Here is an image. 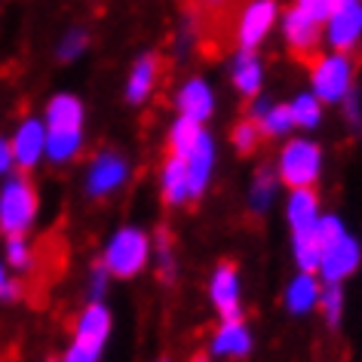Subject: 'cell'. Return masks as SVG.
<instances>
[{
	"instance_id": "30",
	"label": "cell",
	"mask_w": 362,
	"mask_h": 362,
	"mask_svg": "<svg viewBox=\"0 0 362 362\" xmlns=\"http://www.w3.org/2000/svg\"><path fill=\"white\" fill-rule=\"evenodd\" d=\"M203 129H206V126L187 120V117H175V120L169 123V132H166L169 153H175V157H185V153L194 148V141L200 139Z\"/></svg>"
},
{
	"instance_id": "14",
	"label": "cell",
	"mask_w": 362,
	"mask_h": 362,
	"mask_svg": "<svg viewBox=\"0 0 362 362\" xmlns=\"http://www.w3.org/2000/svg\"><path fill=\"white\" fill-rule=\"evenodd\" d=\"M255 350V332L243 316H230V320H218L212 338H209V356L224 362H240L249 359Z\"/></svg>"
},
{
	"instance_id": "31",
	"label": "cell",
	"mask_w": 362,
	"mask_h": 362,
	"mask_svg": "<svg viewBox=\"0 0 362 362\" xmlns=\"http://www.w3.org/2000/svg\"><path fill=\"white\" fill-rule=\"evenodd\" d=\"M261 141H264V135H261L258 123L252 120L249 114L243 117V120L233 123V129H230V148L237 151L240 157H252V153L261 148Z\"/></svg>"
},
{
	"instance_id": "12",
	"label": "cell",
	"mask_w": 362,
	"mask_h": 362,
	"mask_svg": "<svg viewBox=\"0 0 362 362\" xmlns=\"http://www.w3.org/2000/svg\"><path fill=\"white\" fill-rule=\"evenodd\" d=\"M172 105H175L178 117H187V120L206 126L218 111V93H215L212 80L203 74H191L185 77L172 95Z\"/></svg>"
},
{
	"instance_id": "39",
	"label": "cell",
	"mask_w": 362,
	"mask_h": 362,
	"mask_svg": "<svg viewBox=\"0 0 362 362\" xmlns=\"http://www.w3.org/2000/svg\"><path fill=\"white\" fill-rule=\"evenodd\" d=\"M200 4L206 6V10H221V6L228 4V0H200Z\"/></svg>"
},
{
	"instance_id": "7",
	"label": "cell",
	"mask_w": 362,
	"mask_h": 362,
	"mask_svg": "<svg viewBox=\"0 0 362 362\" xmlns=\"http://www.w3.org/2000/svg\"><path fill=\"white\" fill-rule=\"evenodd\" d=\"M279 0H249L246 6L237 16V28H233V37H237V47L243 49H258L270 40V34L276 31L279 25Z\"/></svg>"
},
{
	"instance_id": "32",
	"label": "cell",
	"mask_w": 362,
	"mask_h": 362,
	"mask_svg": "<svg viewBox=\"0 0 362 362\" xmlns=\"http://www.w3.org/2000/svg\"><path fill=\"white\" fill-rule=\"evenodd\" d=\"M105 350L107 347H102V344H93V341H83V338H71V344L59 356V362H102Z\"/></svg>"
},
{
	"instance_id": "10",
	"label": "cell",
	"mask_w": 362,
	"mask_h": 362,
	"mask_svg": "<svg viewBox=\"0 0 362 362\" xmlns=\"http://www.w3.org/2000/svg\"><path fill=\"white\" fill-rule=\"evenodd\" d=\"M276 31L283 34L286 49L295 52V56H301V59H307V62L322 49V22L313 19V16H307L304 10H298L295 4L288 6V10L279 13Z\"/></svg>"
},
{
	"instance_id": "8",
	"label": "cell",
	"mask_w": 362,
	"mask_h": 362,
	"mask_svg": "<svg viewBox=\"0 0 362 362\" xmlns=\"http://www.w3.org/2000/svg\"><path fill=\"white\" fill-rule=\"evenodd\" d=\"M322 47L356 56L362 47V0L334 4V10L322 22Z\"/></svg>"
},
{
	"instance_id": "23",
	"label": "cell",
	"mask_w": 362,
	"mask_h": 362,
	"mask_svg": "<svg viewBox=\"0 0 362 362\" xmlns=\"http://www.w3.org/2000/svg\"><path fill=\"white\" fill-rule=\"evenodd\" d=\"M279 187L283 185H279L274 166H267V163L255 166V172L249 178V191H246V209L252 215H267L279 197Z\"/></svg>"
},
{
	"instance_id": "13",
	"label": "cell",
	"mask_w": 362,
	"mask_h": 362,
	"mask_svg": "<svg viewBox=\"0 0 362 362\" xmlns=\"http://www.w3.org/2000/svg\"><path fill=\"white\" fill-rule=\"evenodd\" d=\"M10 148L16 160V172H34L47 163V126L43 117H22L10 132Z\"/></svg>"
},
{
	"instance_id": "20",
	"label": "cell",
	"mask_w": 362,
	"mask_h": 362,
	"mask_svg": "<svg viewBox=\"0 0 362 362\" xmlns=\"http://www.w3.org/2000/svg\"><path fill=\"white\" fill-rule=\"evenodd\" d=\"M283 215H286L288 233L316 230V221H320V215H322V200H320V194H316V187H292V191L286 194Z\"/></svg>"
},
{
	"instance_id": "17",
	"label": "cell",
	"mask_w": 362,
	"mask_h": 362,
	"mask_svg": "<svg viewBox=\"0 0 362 362\" xmlns=\"http://www.w3.org/2000/svg\"><path fill=\"white\" fill-rule=\"evenodd\" d=\"M160 74H163V62H160L157 52H141V56L129 65L126 80H123L126 105H132V107L148 105L151 95L157 93V86H160Z\"/></svg>"
},
{
	"instance_id": "38",
	"label": "cell",
	"mask_w": 362,
	"mask_h": 362,
	"mask_svg": "<svg viewBox=\"0 0 362 362\" xmlns=\"http://www.w3.org/2000/svg\"><path fill=\"white\" fill-rule=\"evenodd\" d=\"M16 172V160H13V148H10V135L0 132V181Z\"/></svg>"
},
{
	"instance_id": "36",
	"label": "cell",
	"mask_w": 362,
	"mask_h": 362,
	"mask_svg": "<svg viewBox=\"0 0 362 362\" xmlns=\"http://www.w3.org/2000/svg\"><path fill=\"white\" fill-rule=\"evenodd\" d=\"M19 295H22L19 279H16V274L6 267V261L0 258V301H16Z\"/></svg>"
},
{
	"instance_id": "40",
	"label": "cell",
	"mask_w": 362,
	"mask_h": 362,
	"mask_svg": "<svg viewBox=\"0 0 362 362\" xmlns=\"http://www.w3.org/2000/svg\"><path fill=\"white\" fill-rule=\"evenodd\" d=\"M191 362H212V356H209V353H206V356H194Z\"/></svg>"
},
{
	"instance_id": "43",
	"label": "cell",
	"mask_w": 362,
	"mask_h": 362,
	"mask_svg": "<svg viewBox=\"0 0 362 362\" xmlns=\"http://www.w3.org/2000/svg\"><path fill=\"white\" fill-rule=\"evenodd\" d=\"M47 362H59V359H47Z\"/></svg>"
},
{
	"instance_id": "41",
	"label": "cell",
	"mask_w": 362,
	"mask_h": 362,
	"mask_svg": "<svg viewBox=\"0 0 362 362\" xmlns=\"http://www.w3.org/2000/svg\"><path fill=\"white\" fill-rule=\"evenodd\" d=\"M151 362H172V359H169V356H153Z\"/></svg>"
},
{
	"instance_id": "34",
	"label": "cell",
	"mask_w": 362,
	"mask_h": 362,
	"mask_svg": "<svg viewBox=\"0 0 362 362\" xmlns=\"http://www.w3.org/2000/svg\"><path fill=\"white\" fill-rule=\"evenodd\" d=\"M111 283H114L111 274H107L102 264H95L93 270H89V276H86V295H89V301H105L107 286H111Z\"/></svg>"
},
{
	"instance_id": "16",
	"label": "cell",
	"mask_w": 362,
	"mask_h": 362,
	"mask_svg": "<svg viewBox=\"0 0 362 362\" xmlns=\"http://www.w3.org/2000/svg\"><path fill=\"white\" fill-rule=\"evenodd\" d=\"M228 80L233 86V93L240 98H258L264 93V83H267V68H264V59L258 56V49H243L237 47V52L230 56L228 62Z\"/></svg>"
},
{
	"instance_id": "21",
	"label": "cell",
	"mask_w": 362,
	"mask_h": 362,
	"mask_svg": "<svg viewBox=\"0 0 362 362\" xmlns=\"http://www.w3.org/2000/svg\"><path fill=\"white\" fill-rule=\"evenodd\" d=\"M157 191L160 200L169 206V209H181V206L191 203V181H187V166L185 160L169 153L163 160V166L157 172Z\"/></svg>"
},
{
	"instance_id": "28",
	"label": "cell",
	"mask_w": 362,
	"mask_h": 362,
	"mask_svg": "<svg viewBox=\"0 0 362 362\" xmlns=\"http://www.w3.org/2000/svg\"><path fill=\"white\" fill-rule=\"evenodd\" d=\"M89 47H93L89 31L80 28V25H71V28L56 40V59L62 62V65H74V62H80L86 56Z\"/></svg>"
},
{
	"instance_id": "35",
	"label": "cell",
	"mask_w": 362,
	"mask_h": 362,
	"mask_svg": "<svg viewBox=\"0 0 362 362\" xmlns=\"http://www.w3.org/2000/svg\"><path fill=\"white\" fill-rule=\"evenodd\" d=\"M338 107H341V114H344V120H347L350 129L359 132L362 129V95H359V89L356 93H350Z\"/></svg>"
},
{
	"instance_id": "18",
	"label": "cell",
	"mask_w": 362,
	"mask_h": 362,
	"mask_svg": "<svg viewBox=\"0 0 362 362\" xmlns=\"http://www.w3.org/2000/svg\"><path fill=\"white\" fill-rule=\"evenodd\" d=\"M249 105H252L249 117L258 123V129L267 141H286L288 135H295V123H292V114H288L286 102H274V98H267L261 93Z\"/></svg>"
},
{
	"instance_id": "11",
	"label": "cell",
	"mask_w": 362,
	"mask_h": 362,
	"mask_svg": "<svg viewBox=\"0 0 362 362\" xmlns=\"http://www.w3.org/2000/svg\"><path fill=\"white\" fill-rule=\"evenodd\" d=\"M206 298L218 320L243 316V276L233 261H218L206 279Z\"/></svg>"
},
{
	"instance_id": "4",
	"label": "cell",
	"mask_w": 362,
	"mask_h": 362,
	"mask_svg": "<svg viewBox=\"0 0 362 362\" xmlns=\"http://www.w3.org/2000/svg\"><path fill=\"white\" fill-rule=\"evenodd\" d=\"M359 62L353 52L320 49L310 59V93L320 98L325 107H338L350 93H356Z\"/></svg>"
},
{
	"instance_id": "24",
	"label": "cell",
	"mask_w": 362,
	"mask_h": 362,
	"mask_svg": "<svg viewBox=\"0 0 362 362\" xmlns=\"http://www.w3.org/2000/svg\"><path fill=\"white\" fill-rule=\"evenodd\" d=\"M288 114H292V123H295V132H316L325 120V105L316 98L310 89H301L288 98Z\"/></svg>"
},
{
	"instance_id": "25",
	"label": "cell",
	"mask_w": 362,
	"mask_h": 362,
	"mask_svg": "<svg viewBox=\"0 0 362 362\" xmlns=\"http://www.w3.org/2000/svg\"><path fill=\"white\" fill-rule=\"evenodd\" d=\"M0 258L6 261V267L13 270L16 276H25L34 270V246L28 240V233H16V237H4V249H0Z\"/></svg>"
},
{
	"instance_id": "9",
	"label": "cell",
	"mask_w": 362,
	"mask_h": 362,
	"mask_svg": "<svg viewBox=\"0 0 362 362\" xmlns=\"http://www.w3.org/2000/svg\"><path fill=\"white\" fill-rule=\"evenodd\" d=\"M362 267V240L356 233H344V237L332 240L322 246V255H320V279L322 283H338L344 286L350 276H356Z\"/></svg>"
},
{
	"instance_id": "29",
	"label": "cell",
	"mask_w": 362,
	"mask_h": 362,
	"mask_svg": "<svg viewBox=\"0 0 362 362\" xmlns=\"http://www.w3.org/2000/svg\"><path fill=\"white\" fill-rule=\"evenodd\" d=\"M316 310H320L322 322L329 325V329H338L344 322V310H347V292H344V286L338 283H322V292H320V304H316Z\"/></svg>"
},
{
	"instance_id": "33",
	"label": "cell",
	"mask_w": 362,
	"mask_h": 362,
	"mask_svg": "<svg viewBox=\"0 0 362 362\" xmlns=\"http://www.w3.org/2000/svg\"><path fill=\"white\" fill-rule=\"evenodd\" d=\"M347 230H350L347 221H344L338 212H322L320 221H316V237H320L322 246L325 243H332V240H338V237H344Z\"/></svg>"
},
{
	"instance_id": "27",
	"label": "cell",
	"mask_w": 362,
	"mask_h": 362,
	"mask_svg": "<svg viewBox=\"0 0 362 362\" xmlns=\"http://www.w3.org/2000/svg\"><path fill=\"white\" fill-rule=\"evenodd\" d=\"M288 252H292V264H295L298 270H310V274H316V270H320L322 243H320V237H316V230L292 233Z\"/></svg>"
},
{
	"instance_id": "42",
	"label": "cell",
	"mask_w": 362,
	"mask_h": 362,
	"mask_svg": "<svg viewBox=\"0 0 362 362\" xmlns=\"http://www.w3.org/2000/svg\"><path fill=\"white\" fill-rule=\"evenodd\" d=\"M334 4H353V0H334Z\"/></svg>"
},
{
	"instance_id": "15",
	"label": "cell",
	"mask_w": 362,
	"mask_h": 362,
	"mask_svg": "<svg viewBox=\"0 0 362 362\" xmlns=\"http://www.w3.org/2000/svg\"><path fill=\"white\" fill-rule=\"evenodd\" d=\"M185 166H187V181H191V203L203 200L212 187L215 169H218V144H215L212 132L203 129L200 139L194 141V148L185 153Z\"/></svg>"
},
{
	"instance_id": "19",
	"label": "cell",
	"mask_w": 362,
	"mask_h": 362,
	"mask_svg": "<svg viewBox=\"0 0 362 362\" xmlns=\"http://www.w3.org/2000/svg\"><path fill=\"white\" fill-rule=\"evenodd\" d=\"M320 292H322V279L320 274H310V270H295L292 276L286 279L283 288V310L288 316H310L320 304Z\"/></svg>"
},
{
	"instance_id": "1",
	"label": "cell",
	"mask_w": 362,
	"mask_h": 362,
	"mask_svg": "<svg viewBox=\"0 0 362 362\" xmlns=\"http://www.w3.org/2000/svg\"><path fill=\"white\" fill-rule=\"evenodd\" d=\"M43 126H47V163L49 166H71L86 144V105L77 93L49 95L43 105Z\"/></svg>"
},
{
	"instance_id": "26",
	"label": "cell",
	"mask_w": 362,
	"mask_h": 362,
	"mask_svg": "<svg viewBox=\"0 0 362 362\" xmlns=\"http://www.w3.org/2000/svg\"><path fill=\"white\" fill-rule=\"evenodd\" d=\"M151 267L157 270L160 283H175L178 279V255H175V243L166 230L153 233V252H151Z\"/></svg>"
},
{
	"instance_id": "22",
	"label": "cell",
	"mask_w": 362,
	"mask_h": 362,
	"mask_svg": "<svg viewBox=\"0 0 362 362\" xmlns=\"http://www.w3.org/2000/svg\"><path fill=\"white\" fill-rule=\"evenodd\" d=\"M114 334V313L105 301H86V307L77 313V322H74V338H83V341H93V344H102L107 347Z\"/></svg>"
},
{
	"instance_id": "5",
	"label": "cell",
	"mask_w": 362,
	"mask_h": 362,
	"mask_svg": "<svg viewBox=\"0 0 362 362\" xmlns=\"http://www.w3.org/2000/svg\"><path fill=\"white\" fill-rule=\"evenodd\" d=\"M40 215V194L28 172H13L0 181V233H31Z\"/></svg>"
},
{
	"instance_id": "2",
	"label": "cell",
	"mask_w": 362,
	"mask_h": 362,
	"mask_svg": "<svg viewBox=\"0 0 362 362\" xmlns=\"http://www.w3.org/2000/svg\"><path fill=\"white\" fill-rule=\"evenodd\" d=\"M151 252H153V233L141 224H120L107 233L98 264H102L111 279H135L144 270H151Z\"/></svg>"
},
{
	"instance_id": "3",
	"label": "cell",
	"mask_w": 362,
	"mask_h": 362,
	"mask_svg": "<svg viewBox=\"0 0 362 362\" xmlns=\"http://www.w3.org/2000/svg\"><path fill=\"white\" fill-rule=\"evenodd\" d=\"M274 169L286 191H292V187H316L325 172V151L307 132L288 135L276 151Z\"/></svg>"
},
{
	"instance_id": "37",
	"label": "cell",
	"mask_w": 362,
	"mask_h": 362,
	"mask_svg": "<svg viewBox=\"0 0 362 362\" xmlns=\"http://www.w3.org/2000/svg\"><path fill=\"white\" fill-rule=\"evenodd\" d=\"M298 10H304L307 16H313V19L325 22V16L334 10V0H295Z\"/></svg>"
},
{
	"instance_id": "6",
	"label": "cell",
	"mask_w": 362,
	"mask_h": 362,
	"mask_svg": "<svg viewBox=\"0 0 362 362\" xmlns=\"http://www.w3.org/2000/svg\"><path fill=\"white\" fill-rule=\"evenodd\" d=\"M132 178V163L123 151L102 148L89 157L83 169V194L89 200H107V197L120 194Z\"/></svg>"
}]
</instances>
